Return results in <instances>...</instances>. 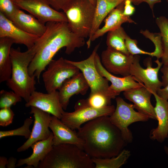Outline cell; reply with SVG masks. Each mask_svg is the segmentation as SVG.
I'll use <instances>...</instances> for the list:
<instances>
[{
  "label": "cell",
  "instance_id": "cell-1",
  "mask_svg": "<svg viewBox=\"0 0 168 168\" xmlns=\"http://www.w3.org/2000/svg\"><path fill=\"white\" fill-rule=\"evenodd\" d=\"M45 25L46 30L37 41L38 49L28 68L29 75H35L39 82L41 73L60 49L65 47L69 55L85 44V39L73 33L67 22L49 21Z\"/></svg>",
  "mask_w": 168,
  "mask_h": 168
},
{
  "label": "cell",
  "instance_id": "cell-2",
  "mask_svg": "<svg viewBox=\"0 0 168 168\" xmlns=\"http://www.w3.org/2000/svg\"><path fill=\"white\" fill-rule=\"evenodd\" d=\"M77 134L83 141L82 149L91 158L115 156L128 143L109 116H100L86 123Z\"/></svg>",
  "mask_w": 168,
  "mask_h": 168
},
{
  "label": "cell",
  "instance_id": "cell-3",
  "mask_svg": "<svg viewBox=\"0 0 168 168\" xmlns=\"http://www.w3.org/2000/svg\"><path fill=\"white\" fill-rule=\"evenodd\" d=\"M38 49L36 42L31 48L21 51L19 47L11 48L10 56L12 63V73L7 82V86L27 102L32 93L35 91V76H30L28 67Z\"/></svg>",
  "mask_w": 168,
  "mask_h": 168
},
{
  "label": "cell",
  "instance_id": "cell-4",
  "mask_svg": "<svg viewBox=\"0 0 168 168\" xmlns=\"http://www.w3.org/2000/svg\"><path fill=\"white\" fill-rule=\"evenodd\" d=\"M38 168H95L91 157L82 149L70 144L53 145Z\"/></svg>",
  "mask_w": 168,
  "mask_h": 168
},
{
  "label": "cell",
  "instance_id": "cell-5",
  "mask_svg": "<svg viewBox=\"0 0 168 168\" xmlns=\"http://www.w3.org/2000/svg\"><path fill=\"white\" fill-rule=\"evenodd\" d=\"M95 6L89 0H74L63 12L71 31L78 36L89 37L94 21Z\"/></svg>",
  "mask_w": 168,
  "mask_h": 168
},
{
  "label": "cell",
  "instance_id": "cell-6",
  "mask_svg": "<svg viewBox=\"0 0 168 168\" xmlns=\"http://www.w3.org/2000/svg\"><path fill=\"white\" fill-rule=\"evenodd\" d=\"M99 46V44L95 47L90 56L85 59L79 61L66 60L81 71L90 89V95L99 93L111 99H114L119 95L110 89L109 81L99 73L96 67L95 56Z\"/></svg>",
  "mask_w": 168,
  "mask_h": 168
},
{
  "label": "cell",
  "instance_id": "cell-7",
  "mask_svg": "<svg viewBox=\"0 0 168 168\" xmlns=\"http://www.w3.org/2000/svg\"><path fill=\"white\" fill-rule=\"evenodd\" d=\"M115 106L110 105L97 109L91 106L87 99L78 100L76 103L74 111H64L60 119L65 124L73 130H78L84 123L102 116H110L114 112Z\"/></svg>",
  "mask_w": 168,
  "mask_h": 168
},
{
  "label": "cell",
  "instance_id": "cell-8",
  "mask_svg": "<svg viewBox=\"0 0 168 168\" xmlns=\"http://www.w3.org/2000/svg\"><path fill=\"white\" fill-rule=\"evenodd\" d=\"M116 106L114 111L109 116L111 122L120 131L127 143L132 142L133 136L128 128L129 125L138 122H146L149 119L147 116L136 111L133 104L126 102L121 97L115 98Z\"/></svg>",
  "mask_w": 168,
  "mask_h": 168
},
{
  "label": "cell",
  "instance_id": "cell-9",
  "mask_svg": "<svg viewBox=\"0 0 168 168\" xmlns=\"http://www.w3.org/2000/svg\"><path fill=\"white\" fill-rule=\"evenodd\" d=\"M47 66L42 77L45 88L48 93L58 90L65 81L80 71L62 57L57 60L52 59Z\"/></svg>",
  "mask_w": 168,
  "mask_h": 168
},
{
  "label": "cell",
  "instance_id": "cell-10",
  "mask_svg": "<svg viewBox=\"0 0 168 168\" xmlns=\"http://www.w3.org/2000/svg\"><path fill=\"white\" fill-rule=\"evenodd\" d=\"M140 59L139 55H134L130 69V75L134 77L138 82L143 83L151 93H156L162 86L161 81L158 78V74L163 63L157 59L155 61L157 66L153 67L152 58L147 57L144 61V64L147 67L144 68L140 65Z\"/></svg>",
  "mask_w": 168,
  "mask_h": 168
},
{
  "label": "cell",
  "instance_id": "cell-11",
  "mask_svg": "<svg viewBox=\"0 0 168 168\" xmlns=\"http://www.w3.org/2000/svg\"><path fill=\"white\" fill-rule=\"evenodd\" d=\"M20 8L29 12L42 23L65 22L68 19L63 12L52 8L44 0H13Z\"/></svg>",
  "mask_w": 168,
  "mask_h": 168
},
{
  "label": "cell",
  "instance_id": "cell-12",
  "mask_svg": "<svg viewBox=\"0 0 168 168\" xmlns=\"http://www.w3.org/2000/svg\"><path fill=\"white\" fill-rule=\"evenodd\" d=\"M30 114L34 118V125L30 137L24 144L17 149L18 152L27 150L34 143L47 139L52 132L49 126L51 119L50 114L33 106L30 107Z\"/></svg>",
  "mask_w": 168,
  "mask_h": 168
},
{
  "label": "cell",
  "instance_id": "cell-13",
  "mask_svg": "<svg viewBox=\"0 0 168 168\" xmlns=\"http://www.w3.org/2000/svg\"><path fill=\"white\" fill-rule=\"evenodd\" d=\"M133 57L134 55L107 47L102 52L100 58L102 65L108 72L125 77L130 75V69Z\"/></svg>",
  "mask_w": 168,
  "mask_h": 168
},
{
  "label": "cell",
  "instance_id": "cell-14",
  "mask_svg": "<svg viewBox=\"0 0 168 168\" xmlns=\"http://www.w3.org/2000/svg\"><path fill=\"white\" fill-rule=\"evenodd\" d=\"M25 106L36 107L60 119L64 111L60 102L58 91H57L47 93L34 91L26 102Z\"/></svg>",
  "mask_w": 168,
  "mask_h": 168
},
{
  "label": "cell",
  "instance_id": "cell-15",
  "mask_svg": "<svg viewBox=\"0 0 168 168\" xmlns=\"http://www.w3.org/2000/svg\"><path fill=\"white\" fill-rule=\"evenodd\" d=\"M4 37L11 39L14 43L24 45L27 49L32 48L40 38L23 31L0 12V38Z\"/></svg>",
  "mask_w": 168,
  "mask_h": 168
},
{
  "label": "cell",
  "instance_id": "cell-16",
  "mask_svg": "<svg viewBox=\"0 0 168 168\" xmlns=\"http://www.w3.org/2000/svg\"><path fill=\"white\" fill-rule=\"evenodd\" d=\"M152 94L143 86L124 91L125 98L132 102L138 112L147 116L149 119L156 120L154 107L152 105L151 98Z\"/></svg>",
  "mask_w": 168,
  "mask_h": 168
},
{
  "label": "cell",
  "instance_id": "cell-17",
  "mask_svg": "<svg viewBox=\"0 0 168 168\" xmlns=\"http://www.w3.org/2000/svg\"><path fill=\"white\" fill-rule=\"evenodd\" d=\"M89 86L82 73L80 72L67 79L58 89L60 102L64 110H66L70 98L74 95H85Z\"/></svg>",
  "mask_w": 168,
  "mask_h": 168
},
{
  "label": "cell",
  "instance_id": "cell-18",
  "mask_svg": "<svg viewBox=\"0 0 168 168\" xmlns=\"http://www.w3.org/2000/svg\"><path fill=\"white\" fill-rule=\"evenodd\" d=\"M95 63L96 69L99 73L111 83L110 86V89L119 95L121 92L144 85L143 83L137 81L134 77L130 75L118 77L108 72L102 65L100 57L97 53L95 56Z\"/></svg>",
  "mask_w": 168,
  "mask_h": 168
},
{
  "label": "cell",
  "instance_id": "cell-19",
  "mask_svg": "<svg viewBox=\"0 0 168 168\" xmlns=\"http://www.w3.org/2000/svg\"><path fill=\"white\" fill-rule=\"evenodd\" d=\"M152 93L156 101L154 110L158 125L151 130L149 137L151 140L162 143L168 137V101L156 93Z\"/></svg>",
  "mask_w": 168,
  "mask_h": 168
},
{
  "label": "cell",
  "instance_id": "cell-20",
  "mask_svg": "<svg viewBox=\"0 0 168 168\" xmlns=\"http://www.w3.org/2000/svg\"><path fill=\"white\" fill-rule=\"evenodd\" d=\"M49 128L53 133V145L70 144L82 149L83 142L77 132L64 124L60 119L52 116Z\"/></svg>",
  "mask_w": 168,
  "mask_h": 168
},
{
  "label": "cell",
  "instance_id": "cell-21",
  "mask_svg": "<svg viewBox=\"0 0 168 168\" xmlns=\"http://www.w3.org/2000/svg\"><path fill=\"white\" fill-rule=\"evenodd\" d=\"M124 1L112 10L105 18V24L94 34L90 40L86 44L88 49L90 48L91 43L98 38L102 36L106 32L116 29L121 26L124 23H128L137 24L129 16L123 14Z\"/></svg>",
  "mask_w": 168,
  "mask_h": 168
},
{
  "label": "cell",
  "instance_id": "cell-22",
  "mask_svg": "<svg viewBox=\"0 0 168 168\" xmlns=\"http://www.w3.org/2000/svg\"><path fill=\"white\" fill-rule=\"evenodd\" d=\"M54 135L53 132L47 139L37 141L30 146L33 150L32 154L29 157L19 160L16 165L19 167L26 165V168H37L40 161L44 159L51 150L53 143Z\"/></svg>",
  "mask_w": 168,
  "mask_h": 168
},
{
  "label": "cell",
  "instance_id": "cell-23",
  "mask_svg": "<svg viewBox=\"0 0 168 168\" xmlns=\"http://www.w3.org/2000/svg\"><path fill=\"white\" fill-rule=\"evenodd\" d=\"M13 24L26 32L39 37L45 32L46 25L31 14H28L19 9L11 20Z\"/></svg>",
  "mask_w": 168,
  "mask_h": 168
},
{
  "label": "cell",
  "instance_id": "cell-24",
  "mask_svg": "<svg viewBox=\"0 0 168 168\" xmlns=\"http://www.w3.org/2000/svg\"><path fill=\"white\" fill-rule=\"evenodd\" d=\"M13 43L10 38H0V83L7 82L11 78L12 65L10 53Z\"/></svg>",
  "mask_w": 168,
  "mask_h": 168
},
{
  "label": "cell",
  "instance_id": "cell-25",
  "mask_svg": "<svg viewBox=\"0 0 168 168\" xmlns=\"http://www.w3.org/2000/svg\"><path fill=\"white\" fill-rule=\"evenodd\" d=\"M125 0H96L94 17L88 39L89 40L110 12Z\"/></svg>",
  "mask_w": 168,
  "mask_h": 168
},
{
  "label": "cell",
  "instance_id": "cell-26",
  "mask_svg": "<svg viewBox=\"0 0 168 168\" xmlns=\"http://www.w3.org/2000/svg\"><path fill=\"white\" fill-rule=\"evenodd\" d=\"M127 35L122 26L109 31L106 40L107 47L127 55L130 54L125 44V38Z\"/></svg>",
  "mask_w": 168,
  "mask_h": 168
},
{
  "label": "cell",
  "instance_id": "cell-27",
  "mask_svg": "<svg viewBox=\"0 0 168 168\" xmlns=\"http://www.w3.org/2000/svg\"><path fill=\"white\" fill-rule=\"evenodd\" d=\"M131 155L130 152L124 149L117 156L111 158H91L95 168H119L124 165Z\"/></svg>",
  "mask_w": 168,
  "mask_h": 168
},
{
  "label": "cell",
  "instance_id": "cell-28",
  "mask_svg": "<svg viewBox=\"0 0 168 168\" xmlns=\"http://www.w3.org/2000/svg\"><path fill=\"white\" fill-rule=\"evenodd\" d=\"M155 21L161 36L163 53L161 58L163 64L168 61V19L161 16L156 18Z\"/></svg>",
  "mask_w": 168,
  "mask_h": 168
},
{
  "label": "cell",
  "instance_id": "cell-29",
  "mask_svg": "<svg viewBox=\"0 0 168 168\" xmlns=\"http://www.w3.org/2000/svg\"><path fill=\"white\" fill-rule=\"evenodd\" d=\"M33 120L30 118H26L22 126L17 128L8 131H0V138L9 136H19L28 139L30 137L31 131L30 128Z\"/></svg>",
  "mask_w": 168,
  "mask_h": 168
},
{
  "label": "cell",
  "instance_id": "cell-30",
  "mask_svg": "<svg viewBox=\"0 0 168 168\" xmlns=\"http://www.w3.org/2000/svg\"><path fill=\"white\" fill-rule=\"evenodd\" d=\"M140 33L146 38L150 40L154 44L155 49L153 53V57L157 59L161 58L163 53L161 36L160 33H152L148 30H141Z\"/></svg>",
  "mask_w": 168,
  "mask_h": 168
},
{
  "label": "cell",
  "instance_id": "cell-31",
  "mask_svg": "<svg viewBox=\"0 0 168 168\" xmlns=\"http://www.w3.org/2000/svg\"><path fill=\"white\" fill-rule=\"evenodd\" d=\"M22 100L21 97L13 91L2 90L0 91V108L9 107Z\"/></svg>",
  "mask_w": 168,
  "mask_h": 168
},
{
  "label": "cell",
  "instance_id": "cell-32",
  "mask_svg": "<svg viewBox=\"0 0 168 168\" xmlns=\"http://www.w3.org/2000/svg\"><path fill=\"white\" fill-rule=\"evenodd\" d=\"M87 100L89 104L95 108H101L111 105V99L101 93L90 95Z\"/></svg>",
  "mask_w": 168,
  "mask_h": 168
},
{
  "label": "cell",
  "instance_id": "cell-33",
  "mask_svg": "<svg viewBox=\"0 0 168 168\" xmlns=\"http://www.w3.org/2000/svg\"><path fill=\"white\" fill-rule=\"evenodd\" d=\"M19 9L13 0H0V12L11 21Z\"/></svg>",
  "mask_w": 168,
  "mask_h": 168
},
{
  "label": "cell",
  "instance_id": "cell-34",
  "mask_svg": "<svg viewBox=\"0 0 168 168\" xmlns=\"http://www.w3.org/2000/svg\"><path fill=\"white\" fill-rule=\"evenodd\" d=\"M138 41L136 39L131 38L128 35L125 38V44L130 54L133 55L145 54L153 57V52H149L144 51L137 45Z\"/></svg>",
  "mask_w": 168,
  "mask_h": 168
},
{
  "label": "cell",
  "instance_id": "cell-35",
  "mask_svg": "<svg viewBox=\"0 0 168 168\" xmlns=\"http://www.w3.org/2000/svg\"><path fill=\"white\" fill-rule=\"evenodd\" d=\"M15 114L11 107L1 108L0 110V126H7L12 123Z\"/></svg>",
  "mask_w": 168,
  "mask_h": 168
},
{
  "label": "cell",
  "instance_id": "cell-36",
  "mask_svg": "<svg viewBox=\"0 0 168 168\" xmlns=\"http://www.w3.org/2000/svg\"><path fill=\"white\" fill-rule=\"evenodd\" d=\"M52 8L63 11L74 0H44Z\"/></svg>",
  "mask_w": 168,
  "mask_h": 168
},
{
  "label": "cell",
  "instance_id": "cell-37",
  "mask_svg": "<svg viewBox=\"0 0 168 168\" xmlns=\"http://www.w3.org/2000/svg\"><path fill=\"white\" fill-rule=\"evenodd\" d=\"M135 11V8L132 5L131 0H125L123 14L126 16H129L133 14Z\"/></svg>",
  "mask_w": 168,
  "mask_h": 168
},
{
  "label": "cell",
  "instance_id": "cell-38",
  "mask_svg": "<svg viewBox=\"0 0 168 168\" xmlns=\"http://www.w3.org/2000/svg\"><path fill=\"white\" fill-rule=\"evenodd\" d=\"M160 70L162 74L161 81L164 87L168 85V61L163 64Z\"/></svg>",
  "mask_w": 168,
  "mask_h": 168
},
{
  "label": "cell",
  "instance_id": "cell-39",
  "mask_svg": "<svg viewBox=\"0 0 168 168\" xmlns=\"http://www.w3.org/2000/svg\"><path fill=\"white\" fill-rule=\"evenodd\" d=\"M132 3L135 5H138L142 2L147 3L152 11L153 16L155 17L153 13V8L155 5L160 3L161 0H131Z\"/></svg>",
  "mask_w": 168,
  "mask_h": 168
},
{
  "label": "cell",
  "instance_id": "cell-40",
  "mask_svg": "<svg viewBox=\"0 0 168 168\" xmlns=\"http://www.w3.org/2000/svg\"><path fill=\"white\" fill-rule=\"evenodd\" d=\"M156 93L161 98L168 100V85L163 88H160Z\"/></svg>",
  "mask_w": 168,
  "mask_h": 168
},
{
  "label": "cell",
  "instance_id": "cell-41",
  "mask_svg": "<svg viewBox=\"0 0 168 168\" xmlns=\"http://www.w3.org/2000/svg\"><path fill=\"white\" fill-rule=\"evenodd\" d=\"M17 162L16 159L15 158L12 156L10 157L8 159V162L6 167L7 168H15L16 167V165Z\"/></svg>",
  "mask_w": 168,
  "mask_h": 168
},
{
  "label": "cell",
  "instance_id": "cell-42",
  "mask_svg": "<svg viewBox=\"0 0 168 168\" xmlns=\"http://www.w3.org/2000/svg\"><path fill=\"white\" fill-rule=\"evenodd\" d=\"M8 162V159L4 156L0 157V168H5Z\"/></svg>",
  "mask_w": 168,
  "mask_h": 168
},
{
  "label": "cell",
  "instance_id": "cell-43",
  "mask_svg": "<svg viewBox=\"0 0 168 168\" xmlns=\"http://www.w3.org/2000/svg\"><path fill=\"white\" fill-rule=\"evenodd\" d=\"M164 149L165 153L168 156V147L166 146H164Z\"/></svg>",
  "mask_w": 168,
  "mask_h": 168
},
{
  "label": "cell",
  "instance_id": "cell-44",
  "mask_svg": "<svg viewBox=\"0 0 168 168\" xmlns=\"http://www.w3.org/2000/svg\"><path fill=\"white\" fill-rule=\"evenodd\" d=\"M91 2L96 6V0H89Z\"/></svg>",
  "mask_w": 168,
  "mask_h": 168
},
{
  "label": "cell",
  "instance_id": "cell-45",
  "mask_svg": "<svg viewBox=\"0 0 168 168\" xmlns=\"http://www.w3.org/2000/svg\"><path fill=\"white\" fill-rule=\"evenodd\" d=\"M166 2L168 3V0H166Z\"/></svg>",
  "mask_w": 168,
  "mask_h": 168
},
{
  "label": "cell",
  "instance_id": "cell-46",
  "mask_svg": "<svg viewBox=\"0 0 168 168\" xmlns=\"http://www.w3.org/2000/svg\"><path fill=\"white\" fill-rule=\"evenodd\" d=\"M167 138H168V137Z\"/></svg>",
  "mask_w": 168,
  "mask_h": 168
},
{
  "label": "cell",
  "instance_id": "cell-47",
  "mask_svg": "<svg viewBox=\"0 0 168 168\" xmlns=\"http://www.w3.org/2000/svg\"></svg>",
  "mask_w": 168,
  "mask_h": 168
}]
</instances>
